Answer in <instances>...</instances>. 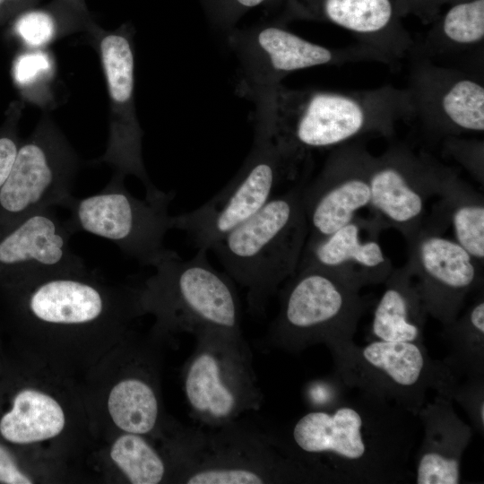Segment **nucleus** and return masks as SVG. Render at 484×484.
Masks as SVG:
<instances>
[{"instance_id": "1", "label": "nucleus", "mask_w": 484, "mask_h": 484, "mask_svg": "<svg viewBox=\"0 0 484 484\" xmlns=\"http://www.w3.org/2000/svg\"><path fill=\"white\" fill-rule=\"evenodd\" d=\"M418 422L397 405L357 392L302 415L285 443L320 483H402L414 480L410 460Z\"/></svg>"}, {"instance_id": "2", "label": "nucleus", "mask_w": 484, "mask_h": 484, "mask_svg": "<svg viewBox=\"0 0 484 484\" xmlns=\"http://www.w3.org/2000/svg\"><path fill=\"white\" fill-rule=\"evenodd\" d=\"M250 99L256 107L255 130L303 160L314 150H332L368 135L390 137L398 123L414 116L409 91L393 86L339 91L279 83Z\"/></svg>"}, {"instance_id": "3", "label": "nucleus", "mask_w": 484, "mask_h": 484, "mask_svg": "<svg viewBox=\"0 0 484 484\" xmlns=\"http://www.w3.org/2000/svg\"><path fill=\"white\" fill-rule=\"evenodd\" d=\"M305 179L273 196L260 211L220 239L213 250L228 273L262 312L280 285L297 272L308 237L302 201Z\"/></svg>"}, {"instance_id": "4", "label": "nucleus", "mask_w": 484, "mask_h": 484, "mask_svg": "<svg viewBox=\"0 0 484 484\" xmlns=\"http://www.w3.org/2000/svg\"><path fill=\"white\" fill-rule=\"evenodd\" d=\"M180 446L182 483H320L286 443L237 421L219 428H190L182 434Z\"/></svg>"}, {"instance_id": "5", "label": "nucleus", "mask_w": 484, "mask_h": 484, "mask_svg": "<svg viewBox=\"0 0 484 484\" xmlns=\"http://www.w3.org/2000/svg\"><path fill=\"white\" fill-rule=\"evenodd\" d=\"M329 350L334 374L348 389L389 402L415 416L428 391L449 398L459 381L442 359L429 356L424 343L373 339L359 346L352 340Z\"/></svg>"}, {"instance_id": "6", "label": "nucleus", "mask_w": 484, "mask_h": 484, "mask_svg": "<svg viewBox=\"0 0 484 484\" xmlns=\"http://www.w3.org/2000/svg\"><path fill=\"white\" fill-rule=\"evenodd\" d=\"M194 337L183 373L192 417L202 427L219 428L259 410L264 394L242 332L211 330Z\"/></svg>"}, {"instance_id": "7", "label": "nucleus", "mask_w": 484, "mask_h": 484, "mask_svg": "<svg viewBox=\"0 0 484 484\" xmlns=\"http://www.w3.org/2000/svg\"><path fill=\"white\" fill-rule=\"evenodd\" d=\"M360 290L330 272L298 268L281 295L271 328L273 344L299 352L316 344L330 349L352 341L370 303Z\"/></svg>"}, {"instance_id": "8", "label": "nucleus", "mask_w": 484, "mask_h": 484, "mask_svg": "<svg viewBox=\"0 0 484 484\" xmlns=\"http://www.w3.org/2000/svg\"><path fill=\"white\" fill-rule=\"evenodd\" d=\"M152 267L140 302L168 324L194 334L220 330L241 332L238 297L229 281L215 270L207 252L183 260L168 249Z\"/></svg>"}, {"instance_id": "9", "label": "nucleus", "mask_w": 484, "mask_h": 484, "mask_svg": "<svg viewBox=\"0 0 484 484\" xmlns=\"http://www.w3.org/2000/svg\"><path fill=\"white\" fill-rule=\"evenodd\" d=\"M116 174L99 192L77 198L71 195L63 207L70 212L65 220L72 234L89 233L115 244L141 265L152 266L168 251L167 232L173 229L169 214L173 192L139 199Z\"/></svg>"}, {"instance_id": "10", "label": "nucleus", "mask_w": 484, "mask_h": 484, "mask_svg": "<svg viewBox=\"0 0 484 484\" xmlns=\"http://www.w3.org/2000/svg\"><path fill=\"white\" fill-rule=\"evenodd\" d=\"M303 160L283 151L255 131L243 166L215 196L192 212L172 215L173 229L185 231L197 250L208 252L229 231L260 211L286 179H294Z\"/></svg>"}, {"instance_id": "11", "label": "nucleus", "mask_w": 484, "mask_h": 484, "mask_svg": "<svg viewBox=\"0 0 484 484\" xmlns=\"http://www.w3.org/2000/svg\"><path fill=\"white\" fill-rule=\"evenodd\" d=\"M228 42L240 65L238 91L248 99L281 83L283 78L298 70L353 61H391L363 44L344 48H328L278 26L236 32Z\"/></svg>"}, {"instance_id": "12", "label": "nucleus", "mask_w": 484, "mask_h": 484, "mask_svg": "<svg viewBox=\"0 0 484 484\" xmlns=\"http://www.w3.org/2000/svg\"><path fill=\"white\" fill-rule=\"evenodd\" d=\"M425 152L394 144L374 156L370 166L372 217L397 229L407 241L426 220L430 199L437 197L454 171Z\"/></svg>"}, {"instance_id": "13", "label": "nucleus", "mask_w": 484, "mask_h": 484, "mask_svg": "<svg viewBox=\"0 0 484 484\" xmlns=\"http://www.w3.org/2000/svg\"><path fill=\"white\" fill-rule=\"evenodd\" d=\"M425 220L406 241L408 266L428 316L442 325L453 322L462 311L468 296L482 288L483 264L455 240L443 235L445 225Z\"/></svg>"}, {"instance_id": "14", "label": "nucleus", "mask_w": 484, "mask_h": 484, "mask_svg": "<svg viewBox=\"0 0 484 484\" xmlns=\"http://www.w3.org/2000/svg\"><path fill=\"white\" fill-rule=\"evenodd\" d=\"M372 157L360 141L332 149L315 178L303 186L307 238L327 237L369 207Z\"/></svg>"}, {"instance_id": "15", "label": "nucleus", "mask_w": 484, "mask_h": 484, "mask_svg": "<svg viewBox=\"0 0 484 484\" xmlns=\"http://www.w3.org/2000/svg\"><path fill=\"white\" fill-rule=\"evenodd\" d=\"M74 160L54 133L40 131L18 149L0 187V212L18 219L44 208L63 207L72 195Z\"/></svg>"}, {"instance_id": "16", "label": "nucleus", "mask_w": 484, "mask_h": 484, "mask_svg": "<svg viewBox=\"0 0 484 484\" xmlns=\"http://www.w3.org/2000/svg\"><path fill=\"white\" fill-rule=\"evenodd\" d=\"M407 90L414 115L431 133L445 138L483 133L484 87L473 75L422 60Z\"/></svg>"}, {"instance_id": "17", "label": "nucleus", "mask_w": 484, "mask_h": 484, "mask_svg": "<svg viewBox=\"0 0 484 484\" xmlns=\"http://www.w3.org/2000/svg\"><path fill=\"white\" fill-rule=\"evenodd\" d=\"M383 229L372 216H357L327 237L307 238L298 269L319 268L359 289L383 284L394 268L378 241Z\"/></svg>"}, {"instance_id": "18", "label": "nucleus", "mask_w": 484, "mask_h": 484, "mask_svg": "<svg viewBox=\"0 0 484 484\" xmlns=\"http://www.w3.org/2000/svg\"><path fill=\"white\" fill-rule=\"evenodd\" d=\"M65 220L53 208L27 214L0 238V267L38 277L85 268L70 246L72 236Z\"/></svg>"}, {"instance_id": "19", "label": "nucleus", "mask_w": 484, "mask_h": 484, "mask_svg": "<svg viewBox=\"0 0 484 484\" xmlns=\"http://www.w3.org/2000/svg\"><path fill=\"white\" fill-rule=\"evenodd\" d=\"M417 417L423 436L415 454V482L461 483L462 456L473 435L471 426L458 416L454 402L439 393L425 402Z\"/></svg>"}, {"instance_id": "20", "label": "nucleus", "mask_w": 484, "mask_h": 484, "mask_svg": "<svg viewBox=\"0 0 484 484\" xmlns=\"http://www.w3.org/2000/svg\"><path fill=\"white\" fill-rule=\"evenodd\" d=\"M28 308L40 323L83 325L100 319L107 310L106 293L88 277L86 268L33 279Z\"/></svg>"}, {"instance_id": "21", "label": "nucleus", "mask_w": 484, "mask_h": 484, "mask_svg": "<svg viewBox=\"0 0 484 484\" xmlns=\"http://www.w3.org/2000/svg\"><path fill=\"white\" fill-rule=\"evenodd\" d=\"M320 12L329 22L360 36L363 45L391 60L403 56L413 47L405 31L393 28L391 0H320Z\"/></svg>"}, {"instance_id": "22", "label": "nucleus", "mask_w": 484, "mask_h": 484, "mask_svg": "<svg viewBox=\"0 0 484 484\" xmlns=\"http://www.w3.org/2000/svg\"><path fill=\"white\" fill-rule=\"evenodd\" d=\"M375 306L371 335L386 341L424 343L428 313L406 264L393 268Z\"/></svg>"}, {"instance_id": "23", "label": "nucleus", "mask_w": 484, "mask_h": 484, "mask_svg": "<svg viewBox=\"0 0 484 484\" xmlns=\"http://www.w3.org/2000/svg\"><path fill=\"white\" fill-rule=\"evenodd\" d=\"M438 199L436 212L451 223L454 240L483 264V195L454 170L446 178Z\"/></svg>"}, {"instance_id": "24", "label": "nucleus", "mask_w": 484, "mask_h": 484, "mask_svg": "<svg viewBox=\"0 0 484 484\" xmlns=\"http://www.w3.org/2000/svg\"><path fill=\"white\" fill-rule=\"evenodd\" d=\"M65 423L59 403L48 394L24 389L19 392L10 411L0 420V433L9 442L30 444L59 435Z\"/></svg>"}, {"instance_id": "25", "label": "nucleus", "mask_w": 484, "mask_h": 484, "mask_svg": "<svg viewBox=\"0 0 484 484\" xmlns=\"http://www.w3.org/2000/svg\"><path fill=\"white\" fill-rule=\"evenodd\" d=\"M441 338L447 348L442 361L461 380L484 376L483 290L451 323L442 325Z\"/></svg>"}, {"instance_id": "26", "label": "nucleus", "mask_w": 484, "mask_h": 484, "mask_svg": "<svg viewBox=\"0 0 484 484\" xmlns=\"http://www.w3.org/2000/svg\"><path fill=\"white\" fill-rule=\"evenodd\" d=\"M108 408L113 422L125 432L145 435L156 427L157 395L153 387L141 378H125L114 385Z\"/></svg>"}, {"instance_id": "27", "label": "nucleus", "mask_w": 484, "mask_h": 484, "mask_svg": "<svg viewBox=\"0 0 484 484\" xmlns=\"http://www.w3.org/2000/svg\"><path fill=\"white\" fill-rule=\"evenodd\" d=\"M100 55L108 92L113 103L130 119L132 111L134 61L129 39L121 34H108L100 41Z\"/></svg>"}, {"instance_id": "28", "label": "nucleus", "mask_w": 484, "mask_h": 484, "mask_svg": "<svg viewBox=\"0 0 484 484\" xmlns=\"http://www.w3.org/2000/svg\"><path fill=\"white\" fill-rule=\"evenodd\" d=\"M484 39V0L453 5L441 22L437 36L427 39L434 50H460L480 44Z\"/></svg>"}, {"instance_id": "29", "label": "nucleus", "mask_w": 484, "mask_h": 484, "mask_svg": "<svg viewBox=\"0 0 484 484\" xmlns=\"http://www.w3.org/2000/svg\"><path fill=\"white\" fill-rule=\"evenodd\" d=\"M110 456L133 484H158L166 475V465L143 435L127 433L114 442Z\"/></svg>"}, {"instance_id": "30", "label": "nucleus", "mask_w": 484, "mask_h": 484, "mask_svg": "<svg viewBox=\"0 0 484 484\" xmlns=\"http://www.w3.org/2000/svg\"><path fill=\"white\" fill-rule=\"evenodd\" d=\"M466 412L476 432L484 433V376L465 377L454 386L450 397Z\"/></svg>"}, {"instance_id": "31", "label": "nucleus", "mask_w": 484, "mask_h": 484, "mask_svg": "<svg viewBox=\"0 0 484 484\" xmlns=\"http://www.w3.org/2000/svg\"><path fill=\"white\" fill-rule=\"evenodd\" d=\"M444 150L460 163L480 184L484 183L483 142L447 137Z\"/></svg>"}, {"instance_id": "32", "label": "nucleus", "mask_w": 484, "mask_h": 484, "mask_svg": "<svg viewBox=\"0 0 484 484\" xmlns=\"http://www.w3.org/2000/svg\"><path fill=\"white\" fill-rule=\"evenodd\" d=\"M22 39L31 47L47 44L54 36L53 19L44 12H30L22 16L16 24Z\"/></svg>"}, {"instance_id": "33", "label": "nucleus", "mask_w": 484, "mask_h": 484, "mask_svg": "<svg viewBox=\"0 0 484 484\" xmlns=\"http://www.w3.org/2000/svg\"><path fill=\"white\" fill-rule=\"evenodd\" d=\"M347 389L335 374L328 379L311 384L307 394L314 406L312 410L333 408L346 396L345 392Z\"/></svg>"}, {"instance_id": "34", "label": "nucleus", "mask_w": 484, "mask_h": 484, "mask_svg": "<svg viewBox=\"0 0 484 484\" xmlns=\"http://www.w3.org/2000/svg\"><path fill=\"white\" fill-rule=\"evenodd\" d=\"M51 66L48 55L42 52L21 56L14 66V77L22 85L29 84L47 73Z\"/></svg>"}, {"instance_id": "35", "label": "nucleus", "mask_w": 484, "mask_h": 484, "mask_svg": "<svg viewBox=\"0 0 484 484\" xmlns=\"http://www.w3.org/2000/svg\"><path fill=\"white\" fill-rule=\"evenodd\" d=\"M0 482L5 484H30L32 481L17 467L11 454L0 445Z\"/></svg>"}, {"instance_id": "36", "label": "nucleus", "mask_w": 484, "mask_h": 484, "mask_svg": "<svg viewBox=\"0 0 484 484\" xmlns=\"http://www.w3.org/2000/svg\"><path fill=\"white\" fill-rule=\"evenodd\" d=\"M17 151V145L12 138L0 137V187L11 171Z\"/></svg>"}, {"instance_id": "37", "label": "nucleus", "mask_w": 484, "mask_h": 484, "mask_svg": "<svg viewBox=\"0 0 484 484\" xmlns=\"http://www.w3.org/2000/svg\"><path fill=\"white\" fill-rule=\"evenodd\" d=\"M266 0H234V2L240 5L243 8H251L260 4L264 3Z\"/></svg>"}, {"instance_id": "38", "label": "nucleus", "mask_w": 484, "mask_h": 484, "mask_svg": "<svg viewBox=\"0 0 484 484\" xmlns=\"http://www.w3.org/2000/svg\"><path fill=\"white\" fill-rule=\"evenodd\" d=\"M411 3H420L423 0H409Z\"/></svg>"}]
</instances>
